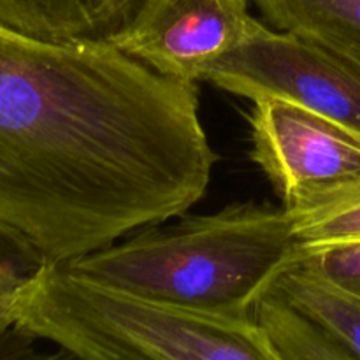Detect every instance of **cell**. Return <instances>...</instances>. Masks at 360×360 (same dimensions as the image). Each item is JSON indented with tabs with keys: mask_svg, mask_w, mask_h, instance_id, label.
<instances>
[{
	"mask_svg": "<svg viewBox=\"0 0 360 360\" xmlns=\"http://www.w3.org/2000/svg\"><path fill=\"white\" fill-rule=\"evenodd\" d=\"M217 160L195 83L0 27V239L34 269L183 217Z\"/></svg>",
	"mask_w": 360,
	"mask_h": 360,
	"instance_id": "cell-1",
	"label": "cell"
},
{
	"mask_svg": "<svg viewBox=\"0 0 360 360\" xmlns=\"http://www.w3.org/2000/svg\"><path fill=\"white\" fill-rule=\"evenodd\" d=\"M297 257L292 214L250 202L141 229L62 267L144 301L248 319Z\"/></svg>",
	"mask_w": 360,
	"mask_h": 360,
	"instance_id": "cell-2",
	"label": "cell"
},
{
	"mask_svg": "<svg viewBox=\"0 0 360 360\" xmlns=\"http://www.w3.org/2000/svg\"><path fill=\"white\" fill-rule=\"evenodd\" d=\"M13 322L81 360H285L255 316L144 301L62 266L25 276Z\"/></svg>",
	"mask_w": 360,
	"mask_h": 360,
	"instance_id": "cell-3",
	"label": "cell"
},
{
	"mask_svg": "<svg viewBox=\"0 0 360 360\" xmlns=\"http://www.w3.org/2000/svg\"><path fill=\"white\" fill-rule=\"evenodd\" d=\"M206 81L253 102L269 97L294 102L360 136V63L255 18L241 44L207 72Z\"/></svg>",
	"mask_w": 360,
	"mask_h": 360,
	"instance_id": "cell-4",
	"label": "cell"
},
{
	"mask_svg": "<svg viewBox=\"0 0 360 360\" xmlns=\"http://www.w3.org/2000/svg\"><path fill=\"white\" fill-rule=\"evenodd\" d=\"M252 160L288 213H299L360 181V136L283 98L253 102Z\"/></svg>",
	"mask_w": 360,
	"mask_h": 360,
	"instance_id": "cell-5",
	"label": "cell"
},
{
	"mask_svg": "<svg viewBox=\"0 0 360 360\" xmlns=\"http://www.w3.org/2000/svg\"><path fill=\"white\" fill-rule=\"evenodd\" d=\"M250 0H143L111 44L162 76L195 83L234 51L253 16Z\"/></svg>",
	"mask_w": 360,
	"mask_h": 360,
	"instance_id": "cell-6",
	"label": "cell"
},
{
	"mask_svg": "<svg viewBox=\"0 0 360 360\" xmlns=\"http://www.w3.org/2000/svg\"><path fill=\"white\" fill-rule=\"evenodd\" d=\"M143 0H0V27L48 42H104Z\"/></svg>",
	"mask_w": 360,
	"mask_h": 360,
	"instance_id": "cell-7",
	"label": "cell"
},
{
	"mask_svg": "<svg viewBox=\"0 0 360 360\" xmlns=\"http://www.w3.org/2000/svg\"><path fill=\"white\" fill-rule=\"evenodd\" d=\"M274 30L326 46L360 63V0H253Z\"/></svg>",
	"mask_w": 360,
	"mask_h": 360,
	"instance_id": "cell-8",
	"label": "cell"
},
{
	"mask_svg": "<svg viewBox=\"0 0 360 360\" xmlns=\"http://www.w3.org/2000/svg\"><path fill=\"white\" fill-rule=\"evenodd\" d=\"M271 290L360 360V297L327 283L297 262L276 278Z\"/></svg>",
	"mask_w": 360,
	"mask_h": 360,
	"instance_id": "cell-9",
	"label": "cell"
},
{
	"mask_svg": "<svg viewBox=\"0 0 360 360\" xmlns=\"http://www.w3.org/2000/svg\"><path fill=\"white\" fill-rule=\"evenodd\" d=\"M253 316L285 360H359L271 288L257 302Z\"/></svg>",
	"mask_w": 360,
	"mask_h": 360,
	"instance_id": "cell-10",
	"label": "cell"
},
{
	"mask_svg": "<svg viewBox=\"0 0 360 360\" xmlns=\"http://www.w3.org/2000/svg\"><path fill=\"white\" fill-rule=\"evenodd\" d=\"M290 214L299 250L360 243V181L338 190L308 210Z\"/></svg>",
	"mask_w": 360,
	"mask_h": 360,
	"instance_id": "cell-11",
	"label": "cell"
},
{
	"mask_svg": "<svg viewBox=\"0 0 360 360\" xmlns=\"http://www.w3.org/2000/svg\"><path fill=\"white\" fill-rule=\"evenodd\" d=\"M297 264L327 283L360 297V243L299 250Z\"/></svg>",
	"mask_w": 360,
	"mask_h": 360,
	"instance_id": "cell-12",
	"label": "cell"
},
{
	"mask_svg": "<svg viewBox=\"0 0 360 360\" xmlns=\"http://www.w3.org/2000/svg\"><path fill=\"white\" fill-rule=\"evenodd\" d=\"M37 340L11 320L0 329V360H81L72 352L60 347L55 352L37 350Z\"/></svg>",
	"mask_w": 360,
	"mask_h": 360,
	"instance_id": "cell-13",
	"label": "cell"
},
{
	"mask_svg": "<svg viewBox=\"0 0 360 360\" xmlns=\"http://www.w3.org/2000/svg\"><path fill=\"white\" fill-rule=\"evenodd\" d=\"M23 280L25 276L11 264L0 262V320H13L14 304Z\"/></svg>",
	"mask_w": 360,
	"mask_h": 360,
	"instance_id": "cell-14",
	"label": "cell"
},
{
	"mask_svg": "<svg viewBox=\"0 0 360 360\" xmlns=\"http://www.w3.org/2000/svg\"><path fill=\"white\" fill-rule=\"evenodd\" d=\"M7 322H11V320H0V329H2V326H6Z\"/></svg>",
	"mask_w": 360,
	"mask_h": 360,
	"instance_id": "cell-15",
	"label": "cell"
}]
</instances>
